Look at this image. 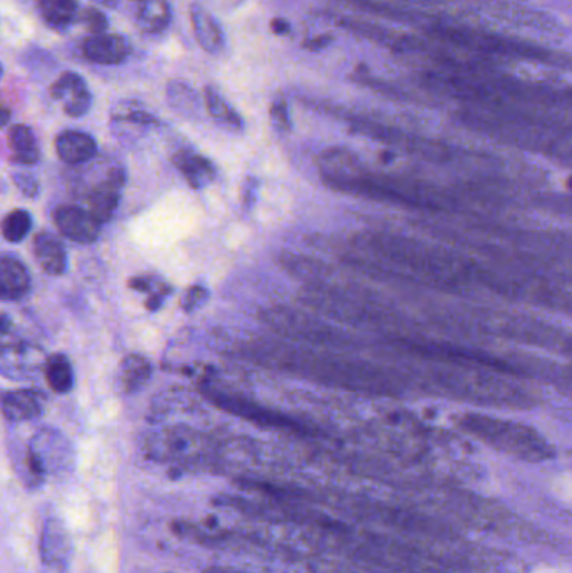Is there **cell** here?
I'll return each mask as SVG.
<instances>
[{"label": "cell", "instance_id": "cell-1", "mask_svg": "<svg viewBox=\"0 0 572 573\" xmlns=\"http://www.w3.org/2000/svg\"><path fill=\"white\" fill-rule=\"evenodd\" d=\"M456 118L476 133L572 168V114L462 107Z\"/></svg>", "mask_w": 572, "mask_h": 573}, {"label": "cell", "instance_id": "cell-2", "mask_svg": "<svg viewBox=\"0 0 572 573\" xmlns=\"http://www.w3.org/2000/svg\"><path fill=\"white\" fill-rule=\"evenodd\" d=\"M255 361L269 362L295 374L309 375L341 390L370 396L397 398L404 394L412 378L404 369L373 364L358 359L314 355V352L284 348H255L249 352Z\"/></svg>", "mask_w": 572, "mask_h": 573}, {"label": "cell", "instance_id": "cell-3", "mask_svg": "<svg viewBox=\"0 0 572 573\" xmlns=\"http://www.w3.org/2000/svg\"><path fill=\"white\" fill-rule=\"evenodd\" d=\"M404 371L430 393L483 408L532 410L538 398L519 379L473 365L408 359Z\"/></svg>", "mask_w": 572, "mask_h": 573}, {"label": "cell", "instance_id": "cell-4", "mask_svg": "<svg viewBox=\"0 0 572 573\" xmlns=\"http://www.w3.org/2000/svg\"><path fill=\"white\" fill-rule=\"evenodd\" d=\"M433 314H439L442 324L452 325L453 331H463L466 334L475 332L489 338L521 342L531 348L559 351L572 358L571 332L562 331L531 315L492 308H450Z\"/></svg>", "mask_w": 572, "mask_h": 573}, {"label": "cell", "instance_id": "cell-5", "mask_svg": "<svg viewBox=\"0 0 572 573\" xmlns=\"http://www.w3.org/2000/svg\"><path fill=\"white\" fill-rule=\"evenodd\" d=\"M456 426L480 443L528 463H542L554 456V450L534 428L518 421L502 420L483 413H463Z\"/></svg>", "mask_w": 572, "mask_h": 573}, {"label": "cell", "instance_id": "cell-6", "mask_svg": "<svg viewBox=\"0 0 572 573\" xmlns=\"http://www.w3.org/2000/svg\"><path fill=\"white\" fill-rule=\"evenodd\" d=\"M430 505L436 506L440 512L460 520L465 525L485 532L499 533L502 536L514 535L528 542H535L542 535L539 530L528 525L505 506L460 490L436 492Z\"/></svg>", "mask_w": 572, "mask_h": 573}, {"label": "cell", "instance_id": "cell-7", "mask_svg": "<svg viewBox=\"0 0 572 573\" xmlns=\"http://www.w3.org/2000/svg\"><path fill=\"white\" fill-rule=\"evenodd\" d=\"M261 321L278 332L281 338L291 341L312 342V344L333 345V348H348L353 344L351 338L344 332L337 331L331 325L311 318L304 312L289 308H271L262 311Z\"/></svg>", "mask_w": 572, "mask_h": 573}, {"label": "cell", "instance_id": "cell-8", "mask_svg": "<svg viewBox=\"0 0 572 573\" xmlns=\"http://www.w3.org/2000/svg\"><path fill=\"white\" fill-rule=\"evenodd\" d=\"M74 450L64 434L46 428L32 438L26 454L29 483H38L49 476H66L74 470Z\"/></svg>", "mask_w": 572, "mask_h": 573}, {"label": "cell", "instance_id": "cell-9", "mask_svg": "<svg viewBox=\"0 0 572 573\" xmlns=\"http://www.w3.org/2000/svg\"><path fill=\"white\" fill-rule=\"evenodd\" d=\"M205 396L212 401L220 410L233 414V416L243 418V420L251 421V423L261 424V426L279 428V430L302 431L301 424L285 414L278 413V411L264 410L259 404L245 400V398L229 396L219 391L207 390Z\"/></svg>", "mask_w": 572, "mask_h": 573}, {"label": "cell", "instance_id": "cell-10", "mask_svg": "<svg viewBox=\"0 0 572 573\" xmlns=\"http://www.w3.org/2000/svg\"><path fill=\"white\" fill-rule=\"evenodd\" d=\"M72 552L74 545L68 526L59 519L46 520L39 540V553L44 565L52 572L66 573L71 565Z\"/></svg>", "mask_w": 572, "mask_h": 573}, {"label": "cell", "instance_id": "cell-11", "mask_svg": "<svg viewBox=\"0 0 572 573\" xmlns=\"http://www.w3.org/2000/svg\"><path fill=\"white\" fill-rule=\"evenodd\" d=\"M54 223L62 237L81 245L97 242L103 225L90 210L71 205H62L56 210Z\"/></svg>", "mask_w": 572, "mask_h": 573}, {"label": "cell", "instance_id": "cell-12", "mask_svg": "<svg viewBox=\"0 0 572 573\" xmlns=\"http://www.w3.org/2000/svg\"><path fill=\"white\" fill-rule=\"evenodd\" d=\"M51 96L62 104V110L71 118L87 117L93 107V94L83 76H79L78 72H62L51 86Z\"/></svg>", "mask_w": 572, "mask_h": 573}, {"label": "cell", "instance_id": "cell-13", "mask_svg": "<svg viewBox=\"0 0 572 573\" xmlns=\"http://www.w3.org/2000/svg\"><path fill=\"white\" fill-rule=\"evenodd\" d=\"M127 183V171L124 168H111L107 178L91 190L88 195V207L90 212L100 220L101 223L110 222L120 207L121 190Z\"/></svg>", "mask_w": 572, "mask_h": 573}, {"label": "cell", "instance_id": "cell-14", "mask_svg": "<svg viewBox=\"0 0 572 573\" xmlns=\"http://www.w3.org/2000/svg\"><path fill=\"white\" fill-rule=\"evenodd\" d=\"M131 46L123 36H90L83 42V56L100 66H120L130 58Z\"/></svg>", "mask_w": 572, "mask_h": 573}, {"label": "cell", "instance_id": "cell-15", "mask_svg": "<svg viewBox=\"0 0 572 573\" xmlns=\"http://www.w3.org/2000/svg\"><path fill=\"white\" fill-rule=\"evenodd\" d=\"M31 291V273L28 267L12 253L0 259V298L6 302L24 299Z\"/></svg>", "mask_w": 572, "mask_h": 573}, {"label": "cell", "instance_id": "cell-16", "mask_svg": "<svg viewBox=\"0 0 572 573\" xmlns=\"http://www.w3.org/2000/svg\"><path fill=\"white\" fill-rule=\"evenodd\" d=\"M56 153L62 163L76 167L94 160L98 154V143L84 131L66 130L56 138Z\"/></svg>", "mask_w": 572, "mask_h": 573}, {"label": "cell", "instance_id": "cell-17", "mask_svg": "<svg viewBox=\"0 0 572 573\" xmlns=\"http://www.w3.org/2000/svg\"><path fill=\"white\" fill-rule=\"evenodd\" d=\"M36 262L48 275L61 277L68 270V253L64 245L54 233L42 230L34 237L32 243Z\"/></svg>", "mask_w": 572, "mask_h": 573}, {"label": "cell", "instance_id": "cell-18", "mask_svg": "<svg viewBox=\"0 0 572 573\" xmlns=\"http://www.w3.org/2000/svg\"><path fill=\"white\" fill-rule=\"evenodd\" d=\"M173 164L185 177L193 190H205L215 181L217 168L209 158L192 150H180L173 154Z\"/></svg>", "mask_w": 572, "mask_h": 573}, {"label": "cell", "instance_id": "cell-19", "mask_svg": "<svg viewBox=\"0 0 572 573\" xmlns=\"http://www.w3.org/2000/svg\"><path fill=\"white\" fill-rule=\"evenodd\" d=\"M44 411L42 396L32 390H12L2 394V414L11 423L38 420Z\"/></svg>", "mask_w": 572, "mask_h": 573}, {"label": "cell", "instance_id": "cell-20", "mask_svg": "<svg viewBox=\"0 0 572 573\" xmlns=\"http://www.w3.org/2000/svg\"><path fill=\"white\" fill-rule=\"evenodd\" d=\"M190 21H192L193 34L203 51L209 54H219L225 48V36L222 28L212 14L202 6L193 4L190 8Z\"/></svg>", "mask_w": 572, "mask_h": 573}, {"label": "cell", "instance_id": "cell-21", "mask_svg": "<svg viewBox=\"0 0 572 573\" xmlns=\"http://www.w3.org/2000/svg\"><path fill=\"white\" fill-rule=\"evenodd\" d=\"M8 144L16 164L32 167L41 160V148L32 128L28 124H14L8 131Z\"/></svg>", "mask_w": 572, "mask_h": 573}, {"label": "cell", "instance_id": "cell-22", "mask_svg": "<svg viewBox=\"0 0 572 573\" xmlns=\"http://www.w3.org/2000/svg\"><path fill=\"white\" fill-rule=\"evenodd\" d=\"M169 0H137V21L148 34H160L172 24Z\"/></svg>", "mask_w": 572, "mask_h": 573}, {"label": "cell", "instance_id": "cell-23", "mask_svg": "<svg viewBox=\"0 0 572 573\" xmlns=\"http://www.w3.org/2000/svg\"><path fill=\"white\" fill-rule=\"evenodd\" d=\"M203 103H205L209 117L215 123H219L220 127L227 128V130L233 131V133L243 131L242 117L227 103L225 98L213 86H207L203 89Z\"/></svg>", "mask_w": 572, "mask_h": 573}, {"label": "cell", "instance_id": "cell-24", "mask_svg": "<svg viewBox=\"0 0 572 573\" xmlns=\"http://www.w3.org/2000/svg\"><path fill=\"white\" fill-rule=\"evenodd\" d=\"M150 361L140 354H130L121 361L120 365V382L124 393L137 394L138 391L143 390L151 379Z\"/></svg>", "mask_w": 572, "mask_h": 573}, {"label": "cell", "instance_id": "cell-25", "mask_svg": "<svg viewBox=\"0 0 572 573\" xmlns=\"http://www.w3.org/2000/svg\"><path fill=\"white\" fill-rule=\"evenodd\" d=\"M167 100L170 108L183 118H197L202 110V100L195 89L179 79H173L167 86Z\"/></svg>", "mask_w": 572, "mask_h": 573}, {"label": "cell", "instance_id": "cell-26", "mask_svg": "<svg viewBox=\"0 0 572 573\" xmlns=\"http://www.w3.org/2000/svg\"><path fill=\"white\" fill-rule=\"evenodd\" d=\"M42 21L52 29H66L79 19L78 0H38Z\"/></svg>", "mask_w": 572, "mask_h": 573}, {"label": "cell", "instance_id": "cell-27", "mask_svg": "<svg viewBox=\"0 0 572 573\" xmlns=\"http://www.w3.org/2000/svg\"><path fill=\"white\" fill-rule=\"evenodd\" d=\"M44 378L54 393L68 394L74 388V369L64 354H52L46 361Z\"/></svg>", "mask_w": 572, "mask_h": 573}, {"label": "cell", "instance_id": "cell-28", "mask_svg": "<svg viewBox=\"0 0 572 573\" xmlns=\"http://www.w3.org/2000/svg\"><path fill=\"white\" fill-rule=\"evenodd\" d=\"M32 230V217L28 210H12L2 220V235L9 243H21Z\"/></svg>", "mask_w": 572, "mask_h": 573}, {"label": "cell", "instance_id": "cell-29", "mask_svg": "<svg viewBox=\"0 0 572 573\" xmlns=\"http://www.w3.org/2000/svg\"><path fill=\"white\" fill-rule=\"evenodd\" d=\"M111 118H113V121H118V123H130L140 128H151L160 124L157 117L151 114L150 111L143 110L140 104H120L113 111Z\"/></svg>", "mask_w": 572, "mask_h": 573}, {"label": "cell", "instance_id": "cell-30", "mask_svg": "<svg viewBox=\"0 0 572 573\" xmlns=\"http://www.w3.org/2000/svg\"><path fill=\"white\" fill-rule=\"evenodd\" d=\"M272 127L278 133L288 134L292 131L291 113H289V104L285 101L284 96H275L274 101L271 103Z\"/></svg>", "mask_w": 572, "mask_h": 573}, {"label": "cell", "instance_id": "cell-31", "mask_svg": "<svg viewBox=\"0 0 572 573\" xmlns=\"http://www.w3.org/2000/svg\"><path fill=\"white\" fill-rule=\"evenodd\" d=\"M535 205L548 212L572 219V195H559V193L558 195H539L535 197Z\"/></svg>", "mask_w": 572, "mask_h": 573}, {"label": "cell", "instance_id": "cell-32", "mask_svg": "<svg viewBox=\"0 0 572 573\" xmlns=\"http://www.w3.org/2000/svg\"><path fill=\"white\" fill-rule=\"evenodd\" d=\"M210 292L207 286L203 285H192L189 291L185 292V295L182 298V309L187 314H193V312L199 311L200 308L207 304L209 301Z\"/></svg>", "mask_w": 572, "mask_h": 573}, {"label": "cell", "instance_id": "cell-33", "mask_svg": "<svg viewBox=\"0 0 572 573\" xmlns=\"http://www.w3.org/2000/svg\"><path fill=\"white\" fill-rule=\"evenodd\" d=\"M79 19L87 28L93 32V36L107 34L108 26H110V19L104 16V12L98 11V9H84Z\"/></svg>", "mask_w": 572, "mask_h": 573}, {"label": "cell", "instance_id": "cell-34", "mask_svg": "<svg viewBox=\"0 0 572 573\" xmlns=\"http://www.w3.org/2000/svg\"><path fill=\"white\" fill-rule=\"evenodd\" d=\"M12 180H14L16 188L21 191L22 195L32 200L38 199L41 187L31 173H14Z\"/></svg>", "mask_w": 572, "mask_h": 573}, {"label": "cell", "instance_id": "cell-35", "mask_svg": "<svg viewBox=\"0 0 572 573\" xmlns=\"http://www.w3.org/2000/svg\"><path fill=\"white\" fill-rule=\"evenodd\" d=\"M333 42L334 38L331 34L312 36V38H308L302 42V48L311 52H319L322 49L330 48Z\"/></svg>", "mask_w": 572, "mask_h": 573}, {"label": "cell", "instance_id": "cell-36", "mask_svg": "<svg viewBox=\"0 0 572 573\" xmlns=\"http://www.w3.org/2000/svg\"><path fill=\"white\" fill-rule=\"evenodd\" d=\"M255 187H258V181H254V178H249L248 184L243 187V202L248 205V209H251L252 203H254V191Z\"/></svg>", "mask_w": 572, "mask_h": 573}, {"label": "cell", "instance_id": "cell-37", "mask_svg": "<svg viewBox=\"0 0 572 573\" xmlns=\"http://www.w3.org/2000/svg\"><path fill=\"white\" fill-rule=\"evenodd\" d=\"M271 29L275 36H284L288 34L289 31H291V24H289V21H285V19L275 18L272 19Z\"/></svg>", "mask_w": 572, "mask_h": 573}, {"label": "cell", "instance_id": "cell-38", "mask_svg": "<svg viewBox=\"0 0 572 573\" xmlns=\"http://www.w3.org/2000/svg\"><path fill=\"white\" fill-rule=\"evenodd\" d=\"M205 573H248V572H242V570H235V569H225V566H212V569H207Z\"/></svg>", "mask_w": 572, "mask_h": 573}, {"label": "cell", "instance_id": "cell-39", "mask_svg": "<svg viewBox=\"0 0 572 573\" xmlns=\"http://www.w3.org/2000/svg\"><path fill=\"white\" fill-rule=\"evenodd\" d=\"M97 4L103 6V8L114 9L120 4V0H94Z\"/></svg>", "mask_w": 572, "mask_h": 573}, {"label": "cell", "instance_id": "cell-40", "mask_svg": "<svg viewBox=\"0 0 572 573\" xmlns=\"http://www.w3.org/2000/svg\"><path fill=\"white\" fill-rule=\"evenodd\" d=\"M9 117H11V113H9L8 108H4V110H2V124H4V127H8Z\"/></svg>", "mask_w": 572, "mask_h": 573}]
</instances>
